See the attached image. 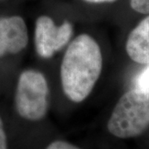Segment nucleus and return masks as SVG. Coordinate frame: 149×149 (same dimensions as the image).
<instances>
[{
	"mask_svg": "<svg viewBox=\"0 0 149 149\" xmlns=\"http://www.w3.org/2000/svg\"><path fill=\"white\" fill-rule=\"evenodd\" d=\"M103 56L98 42L80 34L70 43L61 64V80L65 95L80 103L91 95L101 74Z\"/></svg>",
	"mask_w": 149,
	"mask_h": 149,
	"instance_id": "obj_1",
	"label": "nucleus"
},
{
	"mask_svg": "<svg viewBox=\"0 0 149 149\" xmlns=\"http://www.w3.org/2000/svg\"><path fill=\"white\" fill-rule=\"evenodd\" d=\"M149 128V91L136 88L118 100L108 122L109 132L118 139H131Z\"/></svg>",
	"mask_w": 149,
	"mask_h": 149,
	"instance_id": "obj_2",
	"label": "nucleus"
},
{
	"mask_svg": "<svg viewBox=\"0 0 149 149\" xmlns=\"http://www.w3.org/2000/svg\"><path fill=\"white\" fill-rule=\"evenodd\" d=\"M50 91L45 75L35 70H26L17 81L14 105L18 115L30 121H39L46 116Z\"/></svg>",
	"mask_w": 149,
	"mask_h": 149,
	"instance_id": "obj_3",
	"label": "nucleus"
},
{
	"mask_svg": "<svg viewBox=\"0 0 149 149\" xmlns=\"http://www.w3.org/2000/svg\"><path fill=\"white\" fill-rule=\"evenodd\" d=\"M73 33V27L69 22L56 25L53 19L42 15L36 21L34 42L37 54L42 58L52 57L69 42Z\"/></svg>",
	"mask_w": 149,
	"mask_h": 149,
	"instance_id": "obj_4",
	"label": "nucleus"
},
{
	"mask_svg": "<svg viewBox=\"0 0 149 149\" xmlns=\"http://www.w3.org/2000/svg\"><path fill=\"white\" fill-rule=\"evenodd\" d=\"M28 41V29L22 17H0V58L20 53L27 47Z\"/></svg>",
	"mask_w": 149,
	"mask_h": 149,
	"instance_id": "obj_5",
	"label": "nucleus"
},
{
	"mask_svg": "<svg viewBox=\"0 0 149 149\" xmlns=\"http://www.w3.org/2000/svg\"><path fill=\"white\" fill-rule=\"evenodd\" d=\"M126 52L133 61L149 64V15L138 24L128 35Z\"/></svg>",
	"mask_w": 149,
	"mask_h": 149,
	"instance_id": "obj_6",
	"label": "nucleus"
},
{
	"mask_svg": "<svg viewBox=\"0 0 149 149\" xmlns=\"http://www.w3.org/2000/svg\"><path fill=\"white\" fill-rule=\"evenodd\" d=\"M133 10L142 14H149V0H130Z\"/></svg>",
	"mask_w": 149,
	"mask_h": 149,
	"instance_id": "obj_7",
	"label": "nucleus"
},
{
	"mask_svg": "<svg viewBox=\"0 0 149 149\" xmlns=\"http://www.w3.org/2000/svg\"><path fill=\"white\" fill-rule=\"evenodd\" d=\"M136 85L137 88L149 91V65L146 69H144L137 77Z\"/></svg>",
	"mask_w": 149,
	"mask_h": 149,
	"instance_id": "obj_8",
	"label": "nucleus"
},
{
	"mask_svg": "<svg viewBox=\"0 0 149 149\" xmlns=\"http://www.w3.org/2000/svg\"><path fill=\"white\" fill-rule=\"evenodd\" d=\"M46 149H80V148L62 140H56L50 143Z\"/></svg>",
	"mask_w": 149,
	"mask_h": 149,
	"instance_id": "obj_9",
	"label": "nucleus"
},
{
	"mask_svg": "<svg viewBox=\"0 0 149 149\" xmlns=\"http://www.w3.org/2000/svg\"><path fill=\"white\" fill-rule=\"evenodd\" d=\"M0 149H8V138L3 119L0 118Z\"/></svg>",
	"mask_w": 149,
	"mask_h": 149,
	"instance_id": "obj_10",
	"label": "nucleus"
},
{
	"mask_svg": "<svg viewBox=\"0 0 149 149\" xmlns=\"http://www.w3.org/2000/svg\"><path fill=\"white\" fill-rule=\"evenodd\" d=\"M91 3H113L116 0H85Z\"/></svg>",
	"mask_w": 149,
	"mask_h": 149,
	"instance_id": "obj_11",
	"label": "nucleus"
}]
</instances>
